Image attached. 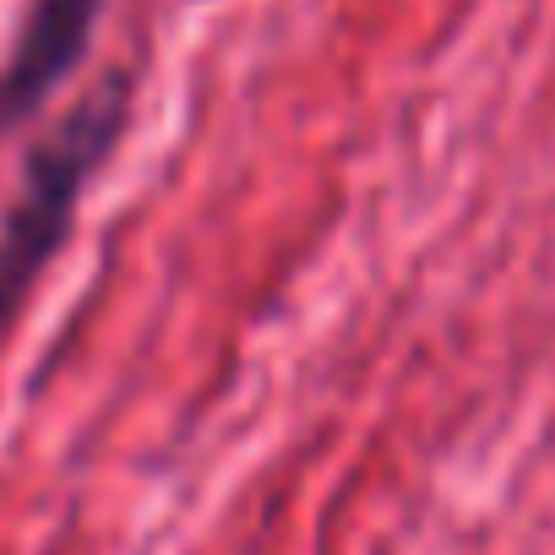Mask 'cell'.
<instances>
[{
	"mask_svg": "<svg viewBox=\"0 0 555 555\" xmlns=\"http://www.w3.org/2000/svg\"><path fill=\"white\" fill-rule=\"evenodd\" d=\"M104 7L109 0H34L28 7L23 34L7 66H0V137L23 131L55 99V88L82 66Z\"/></svg>",
	"mask_w": 555,
	"mask_h": 555,
	"instance_id": "2",
	"label": "cell"
},
{
	"mask_svg": "<svg viewBox=\"0 0 555 555\" xmlns=\"http://www.w3.org/2000/svg\"><path fill=\"white\" fill-rule=\"evenodd\" d=\"M126 115H131V82L109 72L61 115V126H50L34 142L23 191L7 207V218H0V344L17 327L55 250L66 245L82 191L93 185L115 142L126 137Z\"/></svg>",
	"mask_w": 555,
	"mask_h": 555,
	"instance_id": "1",
	"label": "cell"
}]
</instances>
